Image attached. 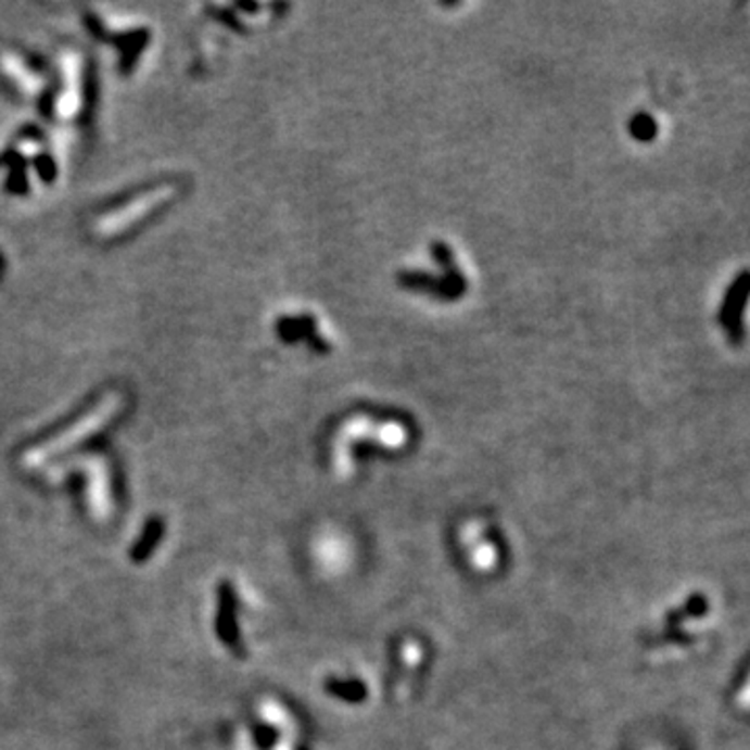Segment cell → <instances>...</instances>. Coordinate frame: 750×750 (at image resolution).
I'll use <instances>...</instances> for the list:
<instances>
[{"instance_id": "obj_1", "label": "cell", "mask_w": 750, "mask_h": 750, "mask_svg": "<svg viewBox=\"0 0 750 750\" xmlns=\"http://www.w3.org/2000/svg\"><path fill=\"white\" fill-rule=\"evenodd\" d=\"M178 194V188L174 183H161L155 188H147L131 196L128 203L119 207L109 208L103 215L97 217L92 224V232L99 238H115L136 228L147 219V215H153L155 211L171 203Z\"/></svg>"}, {"instance_id": "obj_2", "label": "cell", "mask_w": 750, "mask_h": 750, "mask_svg": "<svg viewBox=\"0 0 750 750\" xmlns=\"http://www.w3.org/2000/svg\"><path fill=\"white\" fill-rule=\"evenodd\" d=\"M63 94L59 99V113L69 117L78 111L79 106V84H81V72H79V61L76 54H67L63 63Z\"/></svg>"}, {"instance_id": "obj_3", "label": "cell", "mask_w": 750, "mask_h": 750, "mask_svg": "<svg viewBox=\"0 0 750 750\" xmlns=\"http://www.w3.org/2000/svg\"><path fill=\"white\" fill-rule=\"evenodd\" d=\"M0 61H2L4 74L13 79V81H17V84L22 86V90L34 92V94L40 90V86H42V84H40V78L27 69L29 65H27L26 61H24L20 54L2 52Z\"/></svg>"}]
</instances>
